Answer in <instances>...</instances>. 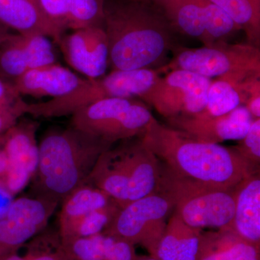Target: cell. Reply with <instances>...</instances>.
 I'll return each mask as SVG.
<instances>
[{
	"label": "cell",
	"instance_id": "4",
	"mask_svg": "<svg viewBox=\"0 0 260 260\" xmlns=\"http://www.w3.org/2000/svg\"><path fill=\"white\" fill-rule=\"evenodd\" d=\"M160 162L140 137L121 140L98 158L86 183L109 195L121 208L158 189Z\"/></svg>",
	"mask_w": 260,
	"mask_h": 260
},
{
	"label": "cell",
	"instance_id": "1",
	"mask_svg": "<svg viewBox=\"0 0 260 260\" xmlns=\"http://www.w3.org/2000/svg\"><path fill=\"white\" fill-rule=\"evenodd\" d=\"M104 27L112 70L161 68L177 47V32L148 2L105 0Z\"/></svg>",
	"mask_w": 260,
	"mask_h": 260
},
{
	"label": "cell",
	"instance_id": "31",
	"mask_svg": "<svg viewBox=\"0 0 260 260\" xmlns=\"http://www.w3.org/2000/svg\"><path fill=\"white\" fill-rule=\"evenodd\" d=\"M245 107L254 119L260 118V83L251 90Z\"/></svg>",
	"mask_w": 260,
	"mask_h": 260
},
{
	"label": "cell",
	"instance_id": "7",
	"mask_svg": "<svg viewBox=\"0 0 260 260\" xmlns=\"http://www.w3.org/2000/svg\"><path fill=\"white\" fill-rule=\"evenodd\" d=\"M71 116L70 125L112 144L141 136L153 116L143 101L124 98L98 101Z\"/></svg>",
	"mask_w": 260,
	"mask_h": 260
},
{
	"label": "cell",
	"instance_id": "12",
	"mask_svg": "<svg viewBox=\"0 0 260 260\" xmlns=\"http://www.w3.org/2000/svg\"><path fill=\"white\" fill-rule=\"evenodd\" d=\"M57 206L35 197H23L12 202L0 217V259L18 253L44 231Z\"/></svg>",
	"mask_w": 260,
	"mask_h": 260
},
{
	"label": "cell",
	"instance_id": "22",
	"mask_svg": "<svg viewBox=\"0 0 260 260\" xmlns=\"http://www.w3.org/2000/svg\"><path fill=\"white\" fill-rule=\"evenodd\" d=\"M259 83L260 76L253 77L244 81L228 76L212 80L208 89L206 106L192 117L200 119L217 117L226 114L240 106H245L251 90Z\"/></svg>",
	"mask_w": 260,
	"mask_h": 260
},
{
	"label": "cell",
	"instance_id": "14",
	"mask_svg": "<svg viewBox=\"0 0 260 260\" xmlns=\"http://www.w3.org/2000/svg\"><path fill=\"white\" fill-rule=\"evenodd\" d=\"M53 46L45 36L12 34L0 45V78L12 84L30 70L56 63Z\"/></svg>",
	"mask_w": 260,
	"mask_h": 260
},
{
	"label": "cell",
	"instance_id": "23",
	"mask_svg": "<svg viewBox=\"0 0 260 260\" xmlns=\"http://www.w3.org/2000/svg\"><path fill=\"white\" fill-rule=\"evenodd\" d=\"M203 233L172 213L154 257L161 260H199Z\"/></svg>",
	"mask_w": 260,
	"mask_h": 260
},
{
	"label": "cell",
	"instance_id": "9",
	"mask_svg": "<svg viewBox=\"0 0 260 260\" xmlns=\"http://www.w3.org/2000/svg\"><path fill=\"white\" fill-rule=\"evenodd\" d=\"M173 211L172 200L157 191L121 208L103 233L142 246L154 257Z\"/></svg>",
	"mask_w": 260,
	"mask_h": 260
},
{
	"label": "cell",
	"instance_id": "30",
	"mask_svg": "<svg viewBox=\"0 0 260 260\" xmlns=\"http://www.w3.org/2000/svg\"><path fill=\"white\" fill-rule=\"evenodd\" d=\"M24 101L13 85L0 78V107L13 109L22 107Z\"/></svg>",
	"mask_w": 260,
	"mask_h": 260
},
{
	"label": "cell",
	"instance_id": "24",
	"mask_svg": "<svg viewBox=\"0 0 260 260\" xmlns=\"http://www.w3.org/2000/svg\"><path fill=\"white\" fill-rule=\"evenodd\" d=\"M114 202L109 195L88 183L77 188L61 202L58 232L61 241L69 239L77 225L89 213Z\"/></svg>",
	"mask_w": 260,
	"mask_h": 260
},
{
	"label": "cell",
	"instance_id": "10",
	"mask_svg": "<svg viewBox=\"0 0 260 260\" xmlns=\"http://www.w3.org/2000/svg\"><path fill=\"white\" fill-rule=\"evenodd\" d=\"M212 79L184 70L160 77L140 100L167 119L194 116L207 104Z\"/></svg>",
	"mask_w": 260,
	"mask_h": 260
},
{
	"label": "cell",
	"instance_id": "18",
	"mask_svg": "<svg viewBox=\"0 0 260 260\" xmlns=\"http://www.w3.org/2000/svg\"><path fill=\"white\" fill-rule=\"evenodd\" d=\"M51 23L62 32L104 26L105 0H39Z\"/></svg>",
	"mask_w": 260,
	"mask_h": 260
},
{
	"label": "cell",
	"instance_id": "19",
	"mask_svg": "<svg viewBox=\"0 0 260 260\" xmlns=\"http://www.w3.org/2000/svg\"><path fill=\"white\" fill-rule=\"evenodd\" d=\"M231 229L242 239L260 247L259 172L236 186V204Z\"/></svg>",
	"mask_w": 260,
	"mask_h": 260
},
{
	"label": "cell",
	"instance_id": "33",
	"mask_svg": "<svg viewBox=\"0 0 260 260\" xmlns=\"http://www.w3.org/2000/svg\"><path fill=\"white\" fill-rule=\"evenodd\" d=\"M135 260H161L158 258L153 257V256H137Z\"/></svg>",
	"mask_w": 260,
	"mask_h": 260
},
{
	"label": "cell",
	"instance_id": "20",
	"mask_svg": "<svg viewBox=\"0 0 260 260\" xmlns=\"http://www.w3.org/2000/svg\"><path fill=\"white\" fill-rule=\"evenodd\" d=\"M61 244L71 260H135L138 256L134 244L104 233L61 241Z\"/></svg>",
	"mask_w": 260,
	"mask_h": 260
},
{
	"label": "cell",
	"instance_id": "5",
	"mask_svg": "<svg viewBox=\"0 0 260 260\" xmlns=\"http://www.w3.org/2000/svg\"><path fill=\"white\" fill-rule=\"evenodd\" d=\"M174 204L173 213L197 229L230 226L236 204V187L208 185L176 175L160 162L158 189Z\"/></svg>",
	"mask_w": 260,
	"mask_h": 260
},
{
	"label": "cell",
	"instance_id": "26",
	"mask_svg": "<svg viewBox=\"0 0 260 260\" xmlns=\"http://www.w3.org/2000/svg\"><path fill=\"white\" fill-rule=\"evenodd\" d=\"M244 31L246 43L260 47V0H210Z\"/></svg>",
	"mask_w": 260,
	"mask_h": 260
},
{
	"label": "cell",
	"instance_id": "16",
	"mask_svg": "<svg viewBox=\"0 0 260 260\" xmlns=\"http://www.w3.org/2000/svg\"><path fill=\"white\" fill-rule=\"evenodd\" d=\"M85 80L68 68L53 63L27 72L12 85L20 96L50 97L52 99L71 93Z\"/></svg>",
	"mask_w": 260,
	"mask_h": 260
},
{
	"label": "cell",
	"instance_id": "6",
	"mask_svg": "<svg viewBox=\"0 0 260 260\" xmlns=\"http://www.w3.org/2000/svg\"><path fill=\"white\" fill-rule=\"evenodd\" d=\"M158 69L112 70L96 79H87L68 95L47 102H24V114L37 118L61 117L72 115L82 108L98 101L112 98L138 99L148 93L160 77Z\"/></svg>",
	"mask_w": 260,
	"mask_h": 260
},
{
	"label": "cell",
	"instance_id": "27",
	"mask_svg": "<svg viewBox=\"0 0 260 260\" xmlns=\"http://www.w3.org/2000/svg\"><path fill=\"white\" fill-rule=\"evenodd\" d=\"M120 208L121 207L114 202L107 206L93 210L77 225L69 239L90 237L104 232L112 223Z\"/></svg>",
	"mask_w": 260,
	"mask_h": 260
},
{
	"label": "cell",
	"instance_id": "25",
	"mask_svg": "<svg viewBox=\"0 0 260 260\" xmlns=\"http://www.w3.org/2000/svg\"><path fill=\"white\" fill-rule=\"evenodd\" d=\"M199 260H260V247L223 228L203 233Z\"/></svg>",
	"mask_w": 260,
	"mask_h": 260
},
{
	"label": "cell",
	"instance_id": "11",
	"mask_svg": "<svg viewBox=\"0 0 260 260\" xmlns=\"http://www.w3.org/2000/svg\"><path fill=\"white\" fill-rule=\"evenodd\" d=\"M39 123L25 119L0 135L6 175L0 191L9 197L21 192L31 181L39 160Z\"/></svg>",
	"mask_w": 260,
	"mask_h": 260
},
{
	"label": "cell",
	"instance_id": "2",
	"mask_svg": "<svg viewBox=\"0 0 260 260\" xmlns=\"http://www.w3.org/2000/svg\"><path fill=\"white\" fill-rule=\"evenodd\" d=\"M140 137L164 167L189 180L234 188L256 174L234 148L198 141L154 116Z\"/></svg>",
	"mask_w": 260,
	"mask_h": 260
},
{
	"label": "cell",
	"instance_id": "13",
	"mask_svg": "<svg viewBox=\"0 0 260 260\" xmlns=\"http://www.w3.org/2000/svg\"><path fill=\"white\" fill-rule=\"evenodd\" d=\"M57 45L67 63L87 79H96L106 74L109 65V49L104 26L65 32Z\"/></svg>",
	"mask_w": 260,
	"mask_h": 260
},
{
	"label": "cell",
	"instance_id": "29",
	"mask_svg": "<svg viewBox=\"0 0 260 260\" xmlns=\"http://www.w3.org/2000/svg\"><path fill=\"white\" fill-rule=\"evenodd\" d=\"M233 147L252 169L259 172L260 165V118L254 119L245 136Z\"/></svg>",
	"mask_w": 260,
	"mask_h": 260
},
{
	"label": "cell",
	"instance_id": "17",
	"mask_svg": "<svg viewBox=\"0 0 260 260\" xmlns=\"http://www.w3.org/2000/svg\"><path fill=\"white\" fill-rule=\"evenodd\" d=\"M0 23L22 35H42L57 44L64 35L43 10L39 0H0Z\"/></svg>",
	"mask_w": 260,
	"mask_h": 260
},
{
	"label": "cell",
	"instance_id": "32",
	"mask_svg": "<svg viewBox=\"0 0 260 260\" xmlns=\"http://www.w3.org/2000/svg\"><path fill=\"white\" fill-rule=\"evenodd\" d=\"M12 34H13L10 32V29L8 27L0 23V45L9 39Z\"/></svg>",
	"mask_w": 260,
	"mask_h": 260
},
{
	"label": "cell",
	"instance_id": "8",
	"mask_svg": "<svg viewBox=\"0 0 260 260\" xmlns=\"http://www.w3.org/2000/svg\"><path fill=\"white\" fill-rule=\"evenodd\" d=\"M170 62L158 68L184 70L212 79L224 76L242 78L260 75V47L247 44L215 42L210 47H176Z\"/></svg>",
	"mask_w": 260,
	"mask_h": 260
},
{
	"label": "cell",
	"instance_id": "15",
	"mask_svg": "<svg viewBox=\"0 0 260 260\" xmlns=\"http://www.w3.org/2000/svg\"><path fill=\"white\" fill-rule=\"evenodd\" d=\"M254 119L245 106H240L217 117L205 119L192 116L178 117L167 119V123L193 139L218 144L228 140H242Z\"/></svg>",
	"mask_w": 260,
	"mask_h": 260
},
{
	"label": "cell",
	"instance_id": "3",
	"mask_svg": "<svg viewBox=\"0 0 260 260\" xmlns=\"http://www.w3.org/2000/svg\"><path fill=\"white\" fill-rule=\"evenodd\" d=\"M114 145L71 125L49 130L39 143L32 197L59 205L86 183L101 154Z\"/></svg>",
	"mask_w": 260,
	"mask_h": 260
},
{
	"label": "cell",
	"instance_id": "28",
	"mask_svg": "<svg viewBox=\"0 0 260 260\" xmlns=\"http://www.w3.org/2000/svg\"><path fill=\"white\" fill-rule=\"evenodd\" d=\"M37 238V244L32 243L24 255L18 253L11 254L0 260H71L61 247V239L57 236Z\"/></svg>",
	"mask_w": 260,
	"mask_h": 260
},
{
	"label": "cell",
	"instance_id": "34",
	"mask_svg": "<svg viewBox=\"0 0 260 260\" xmlns=\"http://www.w3.org/2000/svg\"><path fill=\"white\" fill-rule=\"evenodd\" d=\"M133 1H143V0H133Z\"/></svg>",
	"mask_w": 260,
	"mask_h": 260
},
{
	"label": "cell",
	"instance_id": "21",
	"mask_svg": "<svg viewBox=\"0 0 260 260\" xmlns=\"http://www.w3.org/2000/svg\"><path fill=\"white\" fill-rule=\"evenodd\" d=\"M165 17L174 31L197 39L204 45L213 44L205 30L204 11L199 0H143Z\"/></svg>",
	"mask_w": 260,
	"mask_h": 260
}]
</instances>
